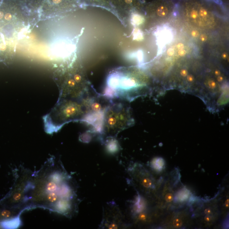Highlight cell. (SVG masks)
I'll return each mask as SVG.
<instances>
[{"mask_svg": "<svg viewBox=\"0 0 229 229\" xmlns=\"http://www.w3.org/2000/svg\"><path fill=\"white\" fill-rule=\"evenodd\" d=\"M34 191V201L38 206L55 211L59 203L63 200L74 201L76 191L71 183V177L59 170L52 171Z\"/></svg>", "mask_w": 229, "mask_h": 229, "instance_id": "obj_1", "label": "cell"}, {"mask_svg": "<svg viewBox=\"0 0 229 229\" xmlns=\"http://www.w3.org/2000/svg\"><path fill=\"white\" fill-rule=\"evenodd\" d=\"M133 123L128 107L120 103H111L104 111L103 135L113 136Z\"/></svg>", "mask_w": 229, "mask_h": 229, "instance_id": "obj_2", "label": "cell"}, {"mask_svg": "<svg viewBox=\"0 0 229 229\" xmlns=\"http://www.w3.org/2000/svg\"><path fill=\"white\" fill-rule=\"evenodd\" d=\"M53 113L56 114L57 121L60 122V125L67 121L81 117L84 118L86 114V109L84 103L79 104L75 101L68 100L61 101Z\"/></svg>", "mask_w": 229, "mask_h": 229, "instance_id": "obj_3", "label": "cell"}, {"mask_svg": "<svg viewBox=\"0 0 229 229\" xmlns=\"http://www.w3.org/2000/svg\"><path fill=\"white\" fill-rule=\"evenodd\" d=\"M123 215L114 203L108 204L104 211V217L101 225L109 229H118L123 223Z\"/></svg>", "mask_w": 229, "mask_h": 229, "instance_id": "obj_4", "label": "cell"}, {"mask_svg": "<svg viewBox=\"0 0 229 229\" xmlns=\"http://www.w3.org/2000/svg\"><path fill=\"white\" fill-rule=\"evenodd\" d=\"M129 172L143 189L150 190L154 188L153 179L150 173L142 166L135 164L129 168Z\"/></svg>", "mask_w": 229, "mask_h": 229, "instance_id": "obj_5", "label": "cell"}, {"mask_svg": "<svg viewBox=\"0 0 229 229\" xmlns=\"http://www.w3.org/2000/svg\"><path fill=\"white\" fill-rule=\"evenodd\" d=\"M145 200L141 195L138 194L132 204L131 210L133 215H137L143 213L146 208Z\"/></svg>", "mask_w": 229, "mask_h": 229, "instance_id": "obj_6", "label": "cell"}, {"mask_svg": "<svg viewBox=\"0 0 229 229\" xmlns=\"http://www.w3.org/2000/svg\"><path fill=\"white\" fill-rule=\"evenodd\" d=\"M21 224L19 215L13 218L5 219L0 222L1 227L5 229H15L18 228Z\"/></svg>", "mask_w": 229, "mask_h": 229, "instance_id": "obj_7", "label": "cell"}, {"mask_svg": "<svg viewBox=\"0 0 229 229\" xmlns=\"http://www.w3.org/2000/svg\"><path fill=\"white\" fill-rule=\"evenodd\" d=\"M106 148L108 153L114 154L119 151L120 145L115 139L111 138L107 140L106 142Z\"/></svg>", "mask_w": 229, "mask_h": 229, "instance_id": "obj_8", "label": "cell"}, {"mask_svg": "<svg viewBox=\"0 0 229 229\" xmlns=\"http://www.w3.org/2000/svg\"><path fill=\"white\" fill-rule=\"evenodd\" d=\"M151 166L152 169L157 172H160L163 170L165 166V161L161 157H155L152 160L151 162Z\"/></svg>", "mask_w": 229, "mask_h": 229, "instance_id": "obj_9", "label": "cell"}, {"mask_svg": "<svg viewBox=\"0 0 229 229\" xmlns=\"http://www.w3.org/2000/svg\"><path fill=\"white\" fill-rule=\"evenodd\" d=\"M190 195V192L186 188H183L179 190L175 196V200L179 202H182L186 201Z\"/></svg>", "mask_w": 229, "mask_h": 229, "instance_id": "obj_10", "label": "cell"}, {"mask_svg": "<svg viewBox=\"0 0 229 229\" xmlns=\"http://www.w3.org/2000/svg\"><path fill=\"white\" fill-rule=\"evenodd\" d=\"M157 14L160 17H165L169 13V10L167 7L166 6H161L157 8Z\"/></svg>", "mask_w": 229, "mask_h": 229, "instance_id": "obj_11", "label": "cell"}, {"mask_svg": "<svg viewBox=\"0 0 229 229\" xmlns=\"http://www.w3.org/2000/svg\"><path fill=\"white\" fill-rule=\"evenodd\" d=\"M183 219L180 217H177L175 218L172 221V225L173 228H180L183 226Z\"/></svg>", "mask_w": 229, "mask_h": 229, "instance_id": "obj_12", "label": "cell"}, {"mask_svg": "<svg viewBox=\"0 0 229 229\" xmlns=\"http://www.w3.org/2000/svg\"><path fill=\"white\" fill-rule=\"evenodd\" d=\"M215 217L214 214L205 215L203 218L204 222L206 224H211L215 219Z\"/></svg>", "mask_w": 229, "mask_h": 229, "instance_id": "obj_13", "label": "cell"}, {"mask_svg": "<svg viewBox=\"0 0 229 229\" xmlns=\"http://www.w3.org/2000/svg\"><path fill=\"white\" fill-rule=\"evenodd\" d=\"M12 215V213L10 211L4 210L0 212V218L6 219L10 217Z\"/></svg>", "mask_w": 229, "mask_h": 229, "instance_id": "obj_14", "label": "cell"}, {"mask_svg": "<svg viewBox=\"0 0 229 229\" xmlns=\"http://www.w3.org/2000/svg\"><path fill=\"white\" fill-rule=\"evenodd\" d=\"M91 135L90 134H86L82 135L80 137V140L84 142L88 143L91 140Z\"/></svg>", "mask_w": 229, "mask_h": 229, "instance_id": "obj_15", "label": "cell"}, {"mask_svg": "<svg viewBox=\"0 0 229 229\" xmlns=\"http://www.w3.org/2000/svg\"><path fill=\"white\" fill-rule=\"evenodd\" d=\"M173 194L171 192H168L166 194L165 196L164 197L165 200L167 202H171L173 200Z\"/></svg>", "mask_w": 229, "mask_h": 229, "instance_id": "obj_16", "label": "cell"}, {"mask_svg": "<svg viewBox=\"0 0 229 229\" xmlns=\"http://www.w3.org/2000/svg\"><path fill=\"white\" fill-rule=\"evenodd\" d=\"M203 213L205 215H212L214 214V210L212 207H206L203 211Z\"/></svg>", "mask_w": 229, "mask_h": 229, "instance_id": "obj_17", "label": "cell"}, {"mask_svg": "<svg viewBox=\"0 0 229 229\" xmlns=\"http://www.w3.org/2000/svg\"><path fill=\"white\" fill-rule=\"evenodd\" d=\"M199 14L201 17H207L208 15V12L207 10L204 9V8H202L200 9L199 11Z\"/></svg>", "mask_w": 229, "mask_h": 229, "instance_id": "obj_18", "label": "cell"}, {"mask_svg": "<svg viewBox=\"0 0 229 229\" xmlns=\"http://www.w3.org/2000/svg\"><path fill=\"white\" fill-rule=\"evenodd\" d=\"M198 12L196 9H193L190 13V17L191 18L193 19H197L198 17Z\"/></svg>", "mask_w": 229, "mask_h": 229, "instance_id": "obj_19", "label": "cell"}, {"mask_svg": "<svg viewBox=\"0 0 229 229\" xmlns=\"http://www.w3.org/2000/svg\"><path fill=\"white\" fill-rule=\"evenodd\" d=\"M191 34L193 37H197L200 36V33L197 30H193L191 33Z\"/></svg>", "mask_w": 229, "mask_h": 229, "instance_id": "obj_20", "label": "cell"}, {"mask_svg": "<svg viewBox=\"0 0 229 229\" xmlns=\"http://www.w3.org/2000/svg\"><path fill=\"white\" fill-rule=\"evenodd\" d=\"M186 51L184 49H180L179 50L178 52V54L179 55H180L181 57H184L186 55Z\"/></svg>", "mask_w": 229, "mask_h": 229, "instance_id": "obj_21", "label": "cell"}, {"mask_svg": "<svg viewBox=\"0 0 229 229\" xmlns=\"http://www.w3.org/2000/svg\"><path fill=\"white\" fill-rule=\"evenodd\" d=\"M174 50L172 48H169L167 51V54L169 56H172L174 54Z\"/></svg>", "mask_w": 229, "mask_h": 229, "instance_id": "obj_22", "label": "cell"}, {"mask_svg": "<svg viewBox=\"0 0 229 229\" xmlns=\"http://www.w3.org/2000/svg\"><path fill=\"white\" fill-rule=\"evenodd\" d=\"M200 39L202 42H205L206 40H207V36L205 35V34H201L200 36Z\"/></svg>", "mask_w": 229, "mask_h": 229, "instance_id": "obj_23", "label": "cell"}, {"mask_svg": "<svg viewBox=\"0 0 229 229\" xmlns=\"http://www.w3.org/2000/svg\"><path fill=\"white\" fill-rule=\"evenodd\" d=\"M188 72L187 70L186 69H183L180 71V75L183 77H186L187 76Z\"/></svg>", "mask_w": 229, "mask_h": 229, "instance_id": "obj_24", "label": "cell"}, {"mask_svg": "<svg viewBox=\"0 0 229 229\" xmlns=\"http://www.w3.org/2000/svg\"><path fill=\"white\" fill-rule=\"evenodd\" d=\"M187 81H188V82H192L194 81V76H192V75H187Z\"/></svg>", "mask_w": 229, "mask_h": 229, "instance_id": "obj_25", "label": "cell"}, {"mask_svg": "<svg viewBox=\"0 0 229 229\" xmlns=\"http://www.w3.org/2000/svg\"><path fill=\"white\" fill-rule=\"evenodd\" d=\"M177 48L179 50L183 49H184V45L183 43H179L177 45Z\"/></svg>", "mask_w": 229, "mask_h": 229, "instance_id": "obj_26", "label": "cell"}, {"mask_svg": "<svg viewBox=\"0 0 229 229\" xmlns=\"http://www.w3.org/2000/svg\"><path fill=\"white\" fill-rule=\"evenodd\" d=\"M222 57L224 59H227L228 57V55L226 53H223L222 55Z\"/></svg>", "mask_w": 229, "mask_h": 229, "instance_id": "obj_27", "label": "cell"}, {"mask_svg": "<svg viewBox=\"0 0 229 229\" xmlns=\"http://www.w3.org/2000/svg\"><path fill=\"white\" fill-rule=\"evenodd\" d=\"M62 0H52L53 3L55 4H58L60 3L62 1Z\"/></svg>", "mask_w": 229, "mask_h": 229, "instance_id": "obj_28", "label": "cell"}, {"mask_svg": "<svg viewBox=\"0 0 229 229\" xmlns=\"http://www.w3.org/2000/svg\"><path fill=\"white\" fill-rule=\"evenodd\" d=\"M125 3L127 4H130L132 2V0H124Z\"/></svg>", "mask_w": 229, "mask_h": 229, "instance_id": "obj_29", "label": "cell"}]
</instances>
